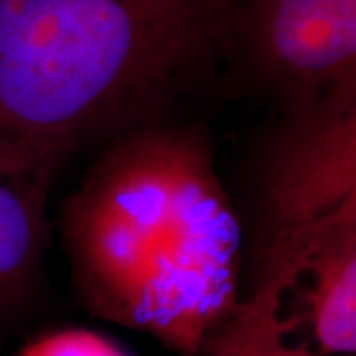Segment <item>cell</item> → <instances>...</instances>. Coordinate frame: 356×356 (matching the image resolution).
Instances as JSON below:
<instances>
[{
	"mask_svg": "<svg viewBox=\"0 0 356 356\" xmlns=\"http://www.w3.org/2000/svg\"><path fill=\"white\" fill-rule=\"evenodd\" d=\"M77 289L99 317L196 356L240 305L242 229L200 127L111 139L60 214Z\"/></svg>",
	"mask_w": 356,
	"mask_h": 356,
	"instance_id": "6da1fadb",
	"label": "cell"
},
{
	"mask_svg": "<svg viewBox=\"0 0 356 356\" xmlns=\"http://www.w3.org/2000/svg\"><path fill=\"white\" fill-rule=\"evenodd\" d=\"M218 67L214 0H0V129L56 170Z\"/></svg>",
	"mask_w": 356,
	"mask_h": 356,
	"instance_id": "7a4b0ae2",
	"label": "cell"
},
{
	"mask_svg": "<svg viewBox=\"0 0 356 356\" xmlns=\"http://www.w3.org/2000/svg\"><path fill=\"white\" fill-rule=\"evenodd\" d=\"M267 240L356 200V81L281 109L257 166Z\"/></svg>",
	"mask_w": 356,
	"mask_h": 356,
	"instance_id": "277c9868",
	"label": "cell"
},
{
	"mask_svg": "<svg viewBox=\"0 0 356 356\" xmlns=\"http://www.w3.org/2000/svg\"><path fill=\"white\" fill-rule=\"evenodd\" d=\"M222 65L281 109L356 81V0H214Z\"/></svg>",
	"mask_w": 356,
	"mask_h": 356,
	"instance_id": "3957f363",
	"label": "cell"
},
{
	"mask_svg": "<svg viewBox=\"0 0 356 356\" xmlns=\"http://www.w3.org/2000/svg\"><path fill=\"white\" fill-rule=\"evenodd\" d=\"M261 271L287 337L317 356L356 350V200L266 243ZM299 344V343H297Z\"/></svg>",
	"mask_w": 356,
	"mask_h": 356,
	"instance_id": "5b68a950",
	"label": "cell"
},
{
	"mask_svg": "<svg viewBox=\"0 0 356 356\" xmlns=\"http://www.w3.org/2000/svg\"><path fill=\"white\" fill-rule=\"evenodd\" d=\"M206 350L210 356H317L287 337L277 317L273 283L264 273Z\"/></svg>",
	"mask_w": 356,
	"mask_h": 356,
	"instance_id": "52a82bcc",
	"label": "cell"
},
{
	"mask_svg": "<svg viewBox=\"0 0 356 356\" xmlns=\"http://www.w3.org/2000/svg\"><path fill=\"white\" fill-rule=\"evenodd\" d=\"M56 168L0 129V323L38 280L48 242V192Z\"/></svg>",
	"mask_w": 356,
	"mask_h": 356,
	"instance_id": "8992f818",
	"label": "cell"
}]
</instances>
